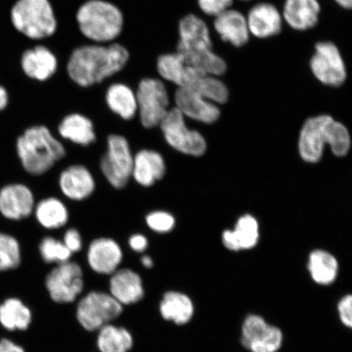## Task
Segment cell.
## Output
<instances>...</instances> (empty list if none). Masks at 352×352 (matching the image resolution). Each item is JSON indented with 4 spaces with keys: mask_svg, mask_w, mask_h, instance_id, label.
Wrapping results in <instances>:
<instances>
[{
    "mask_svg": "<svg viewBox=\"0 0 352 352\" xmlns=\"http://www.w3.org/2000/svg\"><path fill=\"white\" fill-rule=\"evenodd\" d=\"M130 60V52L120 42L87 43L74 48L65 65L66 76L74 85L88 88L121 74Z\"/></svg>",
    "mask_w": 352,
    "mask_h": 352,
    "instance_id": "cell-1",
    "label": "cell"
},
{
    "mask_svg": "<svg viewBox=\"0 0 352 352\" xmlns=\"http://www.w3.org/2000/svg\"><path fill=\"white\" fill-rule=\"evenodd\" d=\"M177 32L175 52L188 65L210 76L226 73V61L213 51L210 30L204 20L189 13L179 21Z\"/></svg>",
    "mask_w": 352,
    "mask_h": 352,
    "instance_id": "cell-2",
    "label": "cell"
},
{
    "mask_svg": "<svg viewBox=\"0 0 352 352\" xmlns=\"http://www.w3.org/2000/svg\"><path fill=\"white\" fill-rule=\"evenodd\" d=\"M74 20L79 34L91 43L118 41L125 26L121 8L109 0H86L77 8Z\"/></svg>",
    "mask_w": 352,
    "mask_h": 352,
    "instance_id": "cell-3",
    "label": "cell"
},
{
    "mask_svg": "<svg viewBox=\"0 0 352 352\" xmlns=\"http://www.w3.org/2000/svg\"><path fill=\"white\" fill-rule=\"evenodd\" d=\"M325 144L331 147L336 155H346L351 146L349 131L328 116L309 118L303 126L299 139L301 157L308 162H318Z\"/></svg>",
    "mask_w": 352,
    "mask_h": 352,
    "instance_id": "cell-4",
    "label": "cell"
},
{
    "mask_svg": "<svg viewBox=\"0 0 352 352\" xmlns=\"http://www.w3.org/2000/svg\"><path fill=\"white\" fill-rule=\"evenodd\" d=\"M16 151L24 169L34 175L47 173L65 155L63 144L44 126L26 130L17 140Z\"/></svg>",
    "mask_w": 352,
    "mask_h": 352,
    "instance_id": "cell-5",
    "label": "cell"
},
{
    "mask_svg": "<svg viewBox=\"0 0 352 352\" xmlns=\"http://www.w3.org/2000/svg\"><path fill=\"white\" fill-rule=\"evenodd\" d=\"M10 16L13 28L30 41H45L58 29V20L50 0H16Z\"/></svg>",
    "mask_w": 352,
    "mask_h": 352,
    "instance_id": "cell-6",
    "label": "cell"
},
{
    "mask_svg": "<svg viewBox=\"0 0 352 352\" xmlns=\"http://www.w3.org/2000/svg\"><path fill=\"white\" fill-rule=\"evenodd\" d=\"M138 112L145 129L160 126L169 111V95L161 78L144 77L135 91Z\"/></svg>",
    "mask_w": 352,
    "mask_h": 352,
    "instance_id": "cell-7",
    "label": "cell"
},
{
    "mask_svg": "<svg viewBox=\"0 0 352 352\" xmlns=\"http://www.w3.org/2000/svg\"><path fill=\"white\" fill-rule=\"evenodd\" d=\"M134 157L124 136L110 135L107 153L100 162V169L113 188H122L132 175Z\"/></svg>",
    "mask_w": 352,
    "mask_h": 352,
    "instance_id": "cell-8",
    "label": "cell"
},
{
    "mask_svg": "<svg viewBox=\"0 0 352 352\" xmlns=\"http://www.w3.org/2000/svg\"><path fill=\"white\" fill-rule=\"evenodd\" d=\"M122 311V305L111 294L94 292L79 302L77 318L83 328L95 331L117 318Z\"/></svg>",
    "mask_w": 352,
    "mask_h": 352,
    "instance_id": "cell-9",
    "label": "cell"
},
{
    "mask_svg": "<svg viewBox=\"0 0 352 352\" xmlns=\"http://www.w3.org/2000/svg\"><path fill=\"white\" fill-rule=\"evenodd\" d=\"M184 118L177 108L169 109L160 124L166 142L188 155L201 156L206 149L205 140L197 131L188 129Z\"/></svg>",
    "mask_w": 352,
    "mask_h": 352,
    "instance_id": "cell-10",
    "label": "cell"
},
{
    "mask_svg": "<svg viewBox=\"0 0 352 352\" xmlns=\"http://www.w3.org/2000/svg\"><path fill=\"white\" fill-rule=\"evenodd\" d=\"M310 69L318 81L324 85L340 87L346 79V67L338 47L332 42L316 44L315 52L310 60Z\"/></svg>",
    "mask_w": 352,
    "mask_h": 352,
    "instance_id": "cell-11",
    "label": "cell"
},
{
    "mask_svg": "<svg viewBox=\"0 0 352 352\" xmlns=\"http://www.w3.org/2000/svg\"><path fill=\"white\" fill-rule=\"evenodd\" d=\"M283 342L281 330L261 316L250 315L242 324L241 343L250 352H277Z\"/></svg>",
    "mask_w": 352,
    "mask_h": 352,
    "instance_id": "cell-12",
    "label": "cell"
},
{
    "mask_svg": "<svg viewBox=\"0 0 352 352\" xmlns=\"http://www.w3.org/2000/svg\"><path fill=\"white\" fill-rule=\"evenodd\" d=\"M46 286L52 300L59 303L72 302L83 289L82 271L78 263H60L46 278Z\"/></svg>",
    "mask_w": 352,
    "mask_h": 352,
    "instance_id": "cell-13",
    "label": "cell"
},
{
    "mask_svg": "<svg viewBox=\"0 0 352 352\" xmlns=\"http://www.w3.org/2000/svg\"><path fill=\"white\" fill-rule=\"evenodd\" d=\"M155 69L162 80L173 83L177 87H192L206 74L188 65L177 52H164L158 55Z\"/></svg>",
    "mask_w": 352,
    "mask_h": 352,
    "instance_id": "cell-14",
    "label": "cell"
},
{
    "mask_svg": "<svg viewBox=\"0 0 352 352\" xmlns=\"http://www.w3.org/2000/svg\"><path fill=\"white\" fill-rule=\"evenodd\" d=\"M59 65L58 57L45 44L28 48L21 56V67L26 77L41 82L54 78Z\"/></svg>",
    "mask_w": 352,
    "mask_h": 352,
    "instance_id": "cell-15",
    "label": "cell"
},
{
    "mask_svg": "<svg viewBox=\"0 0 352 352\" xmlns=\"http://www.w3.org/2000/svg\"><path fill=\"white\" fill-rule=\"evenodd\" d=\"M174 98L175 107L184 117L205 123H212L219 117L220 111L217 105L192 88L177 87Z\"/></svg>",
    "mask_w": 352,
    "mask_h": 352,
    "instance_id": "cell-16",
    "label": "cell"
},
{
    "mask_svg": "<svg viewBox=\"0 0 352 352\" xmlns=\"http://www.w3.org/2000/svg\"><path fill=\"white\" fill-rule=\"evenodd\" d=\"M34 209L32 190L24 184H14L0 190V213L12 220L30 217Z\"/></svg>",
    "mask_w": 352,
    "mask_h": 352,
    "instance_id": "cell-17",
    "label": "cell"
},
{
    "mask_svg": "<svg viewBox=\"0 0 352 352\" xmlns=\"http://www.w3.org/2000/svg\"><path fill=\"white\" fill-rule=\"evenodd\" d=\"M246 21L250 35L258 38L276 36L283 30V15L270 3L255 4L246 16Z\"/></svg>",
    "mask_w": 352,
    "mask_h": 352,
    "instance_id": "cell-18",
    "label": "cell"
},
{
    "mask_svg": "<svg viewBox=\"0 0 352 352\" xmlns=\"http://www.w3.org/2000/svg\"><path fill=\"white\" fill-rule=\"evenodd\" d=\"M122 252L120 245L110 239H98L88 248L87 262L92 270L100 274H113L122 262Z\"/></svg>",
    "mask_w": 352,
    "mask_h": 352,
    "instance_id": "cell-19",
    "label": "cell"
},
{
    "mask_svg": "<svg viewBox=\"0 0 352 352\" xmlns=\"http://www.w3.org/2000/svg\"><path fill=\"white\" fill-rule=\"evenodd\" d=\"M214 29L223 41L241 47L249 42V32L246 16L239 11L228 10L214 17Z\"/></svg>",
    "mask_w": 352,
    "mask_h": 352,
    "instance_id": "cell-20",
    "label": "cell"
},
{
    "mask_svg": "<svg viewBox=\"0 0 352 352\" xmlns=\"http://www.w3.org/2000/svg\"><path fill=\"white\" fill-rule=\"evenodd\" d=\"M320 13L318 0H285L281 15L290 28L305 32L318 23Z\"/></svg>",
    "mask_w": 352,
    "mask_h": 352,
    "instance_id": "cell-21",
    "label": "cell"
},
{
    "mask_svg": "<svg viewBox=\"0 0 352 352\" xmlns=\"http://www.w3.org/2000/svg\"><path fill=\"white\" fill-rule=\"evenodd\" d=\"M59 184L64 195L74 201L85 199L95 190L94 176L83 166L66 168L60 174Z\"/></svg>",
    "mask_w": 352,
    "mask_h": 352,
    "instance_id": "cell-22",
    "label": "cell"
},
{
    "mask_svg": "<svg viewBox=\"0 0 352 352\" xmlns=\"http://www.w3.org/2000/svg\"><path fill=\"white\" fill-rule=\"evenodd\" d=\"M110 292L121 305H133L144 297L142 280L129 268L117 270L110 279Z\"/></svg>",
    "mask_w": 352,
    "mask_h": 352,
    "instance_id": "cell-23",
    "label": "cell"
},
{
    "mask_svg": "<svg viewBox=\"0 0 352 352\" xmlns=\"http://www.w3.org/2000/svg\"><path fill=\"white\" fill-rule=\"evenodd\" d=\"M165 171L164 157L156 151L143 149L134 157L131 176L140 186H152L164 177Z\"/></svg>",
    "mask_w": 352,
    "mask_h": 352,
    "instance_id": "cell-24",
    "label": "cell"
},
{
    "mask_svg": "<svg viewBox=\"0 0 352 352\" xmlns=\"http://www.w3.org/2000/svg\"><path fill=\"white\" fill-rule=\"evenodd\" d=\"M105 102L112 112L124 120H132L138 113L135 92L124 82H113L108 87Z\"/></svg>",
    "mask_w": 352,
    "mask_h": 352,
    "instance_id": "cell-25",
    "label": "cell"
},
{
    "mask_svg": "<svg viewBox=\"0 0 352 352\" xmlns=\"http://www.w3.org/2000/svg\"><path fill=\"white\" fill-rule=\"evenodd\" d=\"M32 321V310L20 298H8L0 305V324L7 331H25Z\"/></svg>",
    "mask_w": 352,
    "mask_h": 352,
    "instance_id": "cell-26",
    "label": "cell"
},
{
    "mask_svg": "<svg viewBox=\"0 0 352 352\" xmlns=\"http://www.w3.org/2000/svg\"><path fill=\"white\" fill-rule=\"evenodd\" d=\"M258 240V223L250 215L241 217L236 223L235 230H228L223 234L224 246L232 252L252 249L256 245Z\"/></svg>",
    "mask_w": 352,
    "mask_h": 352,
    "instance_id": "cell-27",
    "label": "cell"
},
{
    "mask_svg": "<svg viewBox=\"0 0 352 352\" xmlns=\"http://www.w3.org/2000/svg\"><path fill=\"white\" fill-rule=\"evenodd\" d=\"M160 314L165 320L183 325L190 321L195 314L193 303L186 294L169 292L164 294L160 303Z\"/></svg>",
    "mask_w": 352,
    "mask_h": 352,
    "instance_id": "cell-28",
    "label": "cell"
},
{
    "mask_svg": "<svg viewBox=\"0 0 352 352\" xmlns=\"http://www.w3.org/2000/svg\"><path fill=\"white\" fill-rule=\"evenodd\" d=\"M58 130L63 138L82 146H87L96 140L94 123L80 113H72L65 117Z\"/></svg>",
    "mask_w": 352,
    "mask_h": 352,
    "instance_id": "cell-29",
    "label": "cell"
},
{
    "mask_svg": "<svg viewBox=\"0 0 352 352\" xmlns=\"http://www.w3.org/2000/svg\"><path fill=\"white\" fill-rule=\"evenodd\" d=\"M307 267L312 280L318 285H331L336 280L338 272L337 259L324 250L312 252Z\"/></svg>",
    "mask_w": 352,
    "mask_h": 352,
    "instance_id": "cell-30",
    "label": "cell"
},
{
    "mask_svg": "<svg viewBox=\"0 0 352 352\" xmlns=\"http://www.w3.org/2000/svg\"><path fill=\"white\" fill-rule=\"evenodd\" d=\"M35 217L43 227L56 230L65 226L69 213L63 201L50 197L39 202L35 208Z\"/></svg>",
    "mask_w": 352,
    "mask_h": 352,
    "instance_id": "cell-31",
    "label": "cell"
},
{
    "mask_svg": "<svg viewBox=\"0 0 352 352\" xmlns=\"http://www.w3.org/2000/svg\"><path fill=\"white\" fill-rule=\"evenodd\" d=\"M132 346L133 338L129 330L109 324L100 329L98 346L100 352H127Z\"/></svg>",
    "mask_w": 352,
    "mask_h": 352,
    "instance_id": "cell-32",
    "label": "cell"
},
{
    "mask_svg": "<svg viewBox=\"0 0 352 352\" xmlns=\"http://www.w3.org/2000/svg\"><path fill=\"white\" fill-rule=\"evenodd\" d=\"M189 88H192L205 99L214 104L226 103L230 96L226 83L218 76L210 74H204L195 86Z\"/></svg>",
    "mask_w": 352,
    "mask_h": 352,
    "instance_id": "cell-33",
    "label": "cell"
},
{
    "mask_svg": "<svg viewBox=\"0 0 352 352\" xmlns=\"http://www.w3.org/2000/svg\"><path fill=\"white\" fill-rule=\"evenodd\" d=\"M21 264L19 241L7 233L0 232V272L16 270Z\"/></svg>",
    "mask_w": 352,
    "mask_h": 352,
    "instance_id": "cell-34",
    "label": "cell"
},
{
    "mask_svg": "<svg viewBox=\"0 0 352 352\" xmlns=\"http://www.w3.org/2000/svg\"><path fill=\"white\" fill-rule=\"evenodd\" d=\"M39 252L46 263H58L59 264L69 261L72 255L63 242L54 237L44 239L39 245Z\"/></svg>",
    "mask_w": 352,
    "mask_h": 352,
    "instance_id": "cell-35",
    "label": "cell"
},
{
    "mask_svg": "<svg viewBox=\"0 0 352 352\" xmlns=\"http://www.w3.org/2000/svg\"><path fill=\"white\" fill-rule=\"evenodd\" d=\"M147 226L157 232H168L175 226V219L165 211H154L146 217Z\"/></svg>",
    "mask_w": 352,
    "mask_h": 352,
    "instance_id": "cell-36",
    "label": "cell"
},
{
    "mask_svg": "<svg viewBox=\"0 0 352 352\" xmlns=\"http://www.w3.org/2000/svg\"><path fill=\"white\" fill-rule=\"evenodd\" d=\"M233 0H197L198 7L206 15L217 16L232 8Z\"/></svg>",
    "mask_w": 352,
    "mask_h": 352,
    "instance_id": "cell-37",
    "label": "cell"
},
{
    "mask_svg": "<svg viewBox=\"0 0 352 352\" xmlns=\"http://www.w3.org/2000/svg\"><path fill=\"white\" fill-rule=\"evenodd\" d=\"M338 314L346 327H352V297L351 294L343 297L338 305Z\"/></svg>",
    "mask_w": 352,
    "mask_h": 352,
    "instance_id": "cell-38",
    "label": "cell"
},
{
    "mask_svg": "<svg viewBox=\"0 0 352 352\" xmlns=\"http://www.w3.org/2000/svg\"><path fill=\"white\" fill-rule=\"evenodd\" d=\"M63 243L72 254L79 252L82 246L80 233L74 228L69 230L65 232Z\"/></svg>",
    "mask_w": 352,
    "mask_h": 352,
    "instance_id": "cell-39",
    "label": "cell"
},
{
    "mask_svg": "<svg viewBox=\"0 0 352 352\" xmlns=\"http://www.w3.org/2000/svg\"><path fill=\"white\" fill-rule=\"evenodd\" d=\"M129 245L135 252H143L148 248V240L142 234H135L131 237Z\"/></svg>",
    "mask_w": 352,
    "mask_h": 352,
    "instance_id": "cell-40",
    "label": "cell"
},
{
    "mask_svg": "<svg viewBox=\"0 0 352 352\" xmlns=\"http://www.w3.org/2000/svg\"><path fill=\"white\" fill-rule=\"evenodd\" d=\"M0 352H25L24 347L17 344L10 338H3L0 340Z\"/></svg>",
    "mask_w": 352,
    "mask_h": 352,
    "instance_id": "cell-41",
    "label": "cell"
},
{
    "mask_svg": "<svg viewBox=\"0 0 352 352\" xmlns=\"http://www.w3.org/2000/svg\"><path fill=\"white\" fill-rule=\"evenodd\" d=\"M8 103V96L6 88L0 86V110L7 107Z\"/></svg>",
    "mask_w": 352,
    "mask_h": 352,
    "instance_id": "cell-42",
    "label": "cell"
},
{
    "mask_svg": "<svg viewBox=\"0 0 352 352\" xmlns=\"http://www.w3.org/2000/svg\"><path fill=\"white\" fill-rule=\"evenodd\" d=\"M334 1L344 10H351L352 7V0H334Z\"/></svg>",
    "mask_w": 352,
    "mask_h": 352,
    "instance_id": "cell-43",
    "label": "cell"
},
{
    "mask_svg": "<svg viewBox=\"0 0 352 352\" xmlns=\"http://www.w3.org/2000/svg\"><path fill=\"white\" fill-rule=\"evenodd\" d=\"M142 263L143 264V266H144L146 268H151L153 266V259L148 256V255H144L142 258Z\"/></svg>",
    "mask_w": 352,
    "mask_h": 352,
    "instance_id": "cell-44",
    "label": "cell"
},
{
    "mask_svg": "<svg viewBox=\"0 0 352 352\" xmlns=\"http://www.w3.org/2000/svg\"><path fill=\"white\" fill-rule=\"evenodd\" d=\"M7 330L4 329L1 324H0V340L3 338H6Z\"/></svg>",
    "mask_w": 352,
    "mask_h": 352,
    "instance_id": "cell-45",
    "label": "cell"
},
{
    "mask_svg": "<svg viewBox=\"0 0 352 352\" xmlns=\"http://www.w3.org/2000/svg\"><path fill=\"white\" fill-rule=\"evenodd\" d=\"M241 1H249V0H241Z\"/></svg>",
    "mask_w": 352,
    "mask_h": 352,
    "instance_id": "cell-46",
    "label": "cell"
}]
</instances>
